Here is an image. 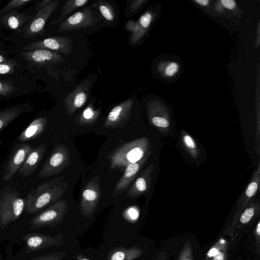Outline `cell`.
I'll return each mask as SVG.
<instances>
[{
	"instance_id": "obj_1",
	"label": "cell",
	"mask_w": 260,
	"mask_h": 260,
	"mask_svg": "<svg viewBox=\"0 0 260 260\" xmlns=\"http://www.w3.org/2000/svg\"><path fill=\"white\" fill-rule=\"evenodd\" d=\"M56 178L32 189L25 199L26 212L35 214L45 207L59 201L69 186V183Z\"/></svg>"
},
{
	"instance_id": "obj_2",
	"label": "cell",
	"mask_w": 260,
	"mask_h": 260,
	"mask_svg": "<svg viewBox=\"0 0 260 260\" xmlns=\"http://www.w3.org/2000/svg\"><path fill=\"white\" fill-rule=\"evenodd\" d=\"M152 153L148 137H143L124 144L109 156L111 170L122 169Z\"/></svg>"
},
{
	"instance_id": "obj_3",
	"label": "cell",
	"mask_w": 260,
	"mask_h": 260,
	"mask_svg": "<svg viewBox=\"0 0 260 260\" xmlns=\"http://www.w3.org/2000/svg\"><path fill=\"white\" fill-rule=\"evenodd\" d=\"M25 207V199L8 186L0 192V227L6 228L19 218Z\"/></svg>"
},
{
	"instance_id": "obj_4",
	"label": "cell",
	"mask_w": 260,
	"mask_h": 260,
	"mask_svg": "<svg viewBox=\"0 0 260 260\" xmlns=\"http://www.w3.org/2000/svg\"><path fill=\"white\" fill-rule=\"evenodd\" d=\"M68 203L66 199L59 200L31 218L29 221L31 230L46 226L54 228L59 224L67 213Z\"/></svg>"
},
{
	"instance_id": "obj_5",
	"label": "cell",
	"mask_w": 260,
	"mask_h": 260,
	"mask_svg": "<svg viewBox=\"0 0 260 260\" xmlns=\"http://www.w3.org/2000/svg\"><path fill=\"white\" fill-rule=\"evenodd\" d=\"M260 185V162L252 174L251 179L238 200L236 210L230 224L224 232V235L233 237L236 232V227L239 217L246 206L255 198Z\"/></svg>"
},
{
	"instance_id": "obj_6",
	"label": "cell",
	"mask_w": 260,
	"mask_h": 260,
	"mask_svg": "<svg viewBox=\"0 0 260 260\" xmlns=\"http://www.w3.org/2000/svg\"><path fill=\"white\" fill-rule=\"evenodd\" d=\"M71 164L69 148L64 144H58L39 171L38 178H45L59 174Z\"/></svg>"
},
{
	"instance_id": "obj_7",
	"label": "cell",
	"mask_w": 260,
	"mask_h": 260,
	"mask_svg": "<svg viewBox=\"0 0 260 260\" xmlns=\"http://www.w3.org/2000/svg\"><path fill=\"white\" fill-rule=\"evenodd\" d=\"M101 196L100 180L94 176L84 187L80 202V213L83 217H91L97 207Z\"/></svg>"
},
{
	"instance_id": "obj_8",
	"label": "cell",
	"mask_w": 260,
	"mask_h": 260,
	"mask_svg": "<svg viewBox=\"0 0 260 260\" xmlns=\"http://www.w3.org/2000/svg\"><path fill=\"white\" fill-rule=\"evenodd\" d=\"M98 21L90 8H86L68 17L59 24V31H71L92 26Z\"/></svg>"
},
{
	"instance_id": "obj_9",
	"label": "cell",
	"mask_w": 260,
	"mask_h": 260,
	"mask_svg": "<svg viewBox=\"0 0 260 260\" xmlns=\"http://www.w3.org/2000/svg\"><path fill=\"white\" fill-rule=\"evenodd\" d=\"M27 252H34L51 246H60L64 243L62 235L55 236L44 235L38 233H29L23 236Z\"/></svg>"
},
{
	"instance_id": "obj_10",
	"label": "cell",
	"mask_w": 260,
	"mask_h": 260,
	"mask_svg": "<svg viewBox=\"0 0 260 260\" xmlns=\"http://www.w3.org/2000/svg\"><path fill=\"white\" fill-rule=\"evenodd\" d=\"M58 0L52 1L45 7L38 11L29 22L24 27L23 32L25 37H34L44 29L48 18L59 4Z\"/></svg>"
},
{
	"instance_id": "obj_11",
	"label": "cell",
	"mask_w": 260,
	"mask_h": 260,
	"mask_svg": "<svg viewBox=\"0 0 260 260\" xmlns=\"http://www.w3.org/2000/svg\"><path fill=\"white\" fill-rule=\"evenodd\" d=\"M34 149L29 144H18L5 167L2 181H10L12 179Z\"/></svg>"
},
{
	"instance_id": "obj_12",
	"label": "cell",
	"mask_w": 260,
	"mask_h": 260,
	"mask_svg": "<svg viewBox=\"0 0 260 260\" xmlns=\"http://www.w3.org/2000/svg\"><path fill=\"white\" fill-rule=\"evenodd\" d=\"M133 100H126L114 107L108 113L104 126L112 128H121L129 121L132 115Z\"/></svg>"
},
{
	"instance_id": "obj_13",
	"label": "cell",
	"mask_w": 260,
	"mask_h": 260,
	"mask_svg": "<svg viewBox=\"0 0 260 260\" xmlns=\"http://www.w3.org/2000/svg\"><path fill=\"white\" fill-rule=\"evenodd\" d=\"M72 40L63 37L48 38L28 44L24 50L30 51L43 49L59 52L68 55L72 51Z\"/></svg>"
},
{
	"instance_id": "obj_14",
	"label": "cell",
	"mask_w": 260,
	"mask_h": 260,
	"mask_svg": "<svg viewBox=\"0 0 260 260\" xmlns=\"http://www.w3.org/2000/svg\"><path fill=\"white\" fill-rule=\"evenodd\" d=\"M89 87L88 82H83L66 96L64 106L68 116H72L85 104L87 100Z\"/></svg>"
},
{
	"instance_id": "obj_15",
	"label": "cell",
	"mask_w": 260,
	"mask_h": 260,
	"mask_svg": "<svg viewBox=\"0 0 260 260\" xmlns=\"http://www.w3.org/2000/svg\"><path fill=\"white\" fill-rule=\"evenodd\" d=\"M21 55L32 64L41 67L57 63L62 59L57 52L43 49L22 52Z\"/></svg>"
},
{
	"instance_id": "obj_16",
	"label": "cell",
	"mask_w": 260,
	"mask_h": 260,
	"mask_svg": "<svg viewBox=\"0 0 260 260\" xmlns=\"http://www.w3.org/2000/svg\"><path fill=\"white\" fill-rule=\"evenodd\" d=\"M151 154V153L148 154L139 161L130 164L125 167L122 176L114 188L113 191V196L114 197L121 194L127 189Z\"/></svg>"
},
{
	"instance_id": "obj_17",
	"label": "cell",
	"mask_w": 260,
	"mask_h": 260,
	"mask_svg": "<svg viewBox=\"0 0 260 260\" xmlns=\"http://www.w3.org/2000/svg\"><path fill=\"white\" fill-rule=\"evenodd\" d=\"M154 169V165L148 166L138 177L126 193L128 198H136L146 192L150 188L152 184V175Z\"/></svg>"
},
{
	"instance_id": "obj_18",
	"label": "cell",
	"mask_w": 260,
	"mask_h": 260,
	"mask_svg": "<svg viewBox=\"0 0 260 260\" xmlns=\"http://www.w3.org/2000/svg\"><path fill=\"white\" fill-rule=\"evenodd\" d=\"M46 150V143L34 148L18 171L19 175L26 178L32 175L37 168Z\"/></svg>"
},
{
	"instance_id": "obj_19",
	"label": "cell",
	"mask_w": 260,
	"mask_h": 260,
	"mask_svg": "<svg viewBox=\"0 0 260 260\" xmlns=\"http://www.w3.org/2000/svg\"><path fill=\"white\" fill-rule=\"evenodd\" d=\"M260 201L258 199L251 201L241 212L238 220L236 231L253 223L259 216Z\"/></svg>"
},
{
	"instance_id": "obj_20",
	"label": "cell",
	"mask_w": 260,
	"mask_h": 260,
	"mask_svg": "<svg viewBox=\"0 0 260 260\" xmlns=\"http://www.w3.org/2000/svg\"><path fill=\"white\" fill-rule=\"evenodd\" d=\"M47 124V119L45 117L35 119L20 135L18 138V141L23 143L36 139L46 129Z\"/></svg>"
},
{
	"instance_id": "obj_21",
	"label": "cell",
	"mask_w": 260,
	"mask_h": 260,
	"mask_svg": "<svg viewBox=\"0 0 260 260\" xmlns=\"http://www.w3.org/2000/svg\"><path fill=\"white\" fill-rule=\"evenodd\" d=\"M31 18L30 16L12 10L2 17L0 23L7 28L17 30L21 28Z\"/></svg>"
},
{
	"instance_id": "obj_22",
	"label": "cell",
	"mask_w": 260,
	"mask_h": 260,
	"mask_svg": "<svg viewBox=\"0 0 260 260\" xmlns=\"http://www.w3.org/2000/svg\"><path fill=\"white\" fill-rule=\"evenodd\" d=\"M24 104H18L7 107L0 111V131L5 128L23 113L28 111Z\"/></svg>"
},
{
	"instance_id": "obj_23",
	"label": "cell",
	"mask_w": 260,
	"mask_h": 260,
	"mask_svg": "<svg viewBox=\"0 0 260 260\" xmlns=\"http://www.w3.org/2000/svg\"><path fill=\"white\" fill-rule=\"evenodd\" d=\"M159 110L153 106L148 108V116L151 123L159 131L167 133L170 128V121L167 113H160Z\"/></svg>"
},
{
	"instance_id": "obj_24",
	"label": "cell",
	"mask_w": 260,
	"mask_h": 260,
	"mask_svg": "<svg viewBox=\"0 0 260 260\" xmlns=\"http://www.w3.org/2000/svg\"><path fill=\"white\" fill-rule=\"evenodd\" d=\"M143 253V250L138 246L130 248L116 247L108 254L107 260H135Z\"/></svg>"
},
{
	"instance_id": "obj_25",
	"label": "cell",
	"mask_w": 260,
	"mask_h": 260,
	"mask_svg": "<svg viewBox=\"0 0 260 260\" xmlns=\"http://www.w3.org/2000/svg\"><path fill=\"white\" fill-rule=\"evenodd\" d=\"M229 246L228 241L220 237L208 250L204 260H228Z\"/></svg>"
},
{
	"instance_id": "obj_26",
	"label": "cell",
	"mask_w": 260,
	"mask_h": 260,
	"mask_svg": "<svg viewBox=\"0 0 260 260\" xmlns=\"http://www.w3.org/2000/svg\"><path fill=\"white\" fill-rule=\"evenodd\" d=\"M100 114V110H95L89 104L76 119V122L81 125L92 126L94 124Z\"/></svg>"
},
{
	"instance_id": "obj_27",
	"label": "cell",
	"mask_w": 260,
	"mask_h": 260,
	"mask_svg": "<svg viewBox=\"0 0 260 260\" xmlns=\"http://www.w3.org/2000/svg\"><path fill=\"white\" fill-rule=\"evenodd\" d=\"M88 2V0H69L67 1L62 8L59 17L53 23L56 24L61 22L70 13L77 8L86 5Z\"/></svg>"
},
{
	"instance_id": "obj_28",
	"label": "cell",
	"mask_w": 260,
	"mask_h": 260,
	"mask_svg": "<svg viewBox=\"0 0 260 260\" xmlns=\"http://www.w3.org/2000/svg\"><path fill=\"white\" fill-rule=\"evenodd\" d=\"M181 140L184 147L187 149L190 155L193 158L198 157L199 151L197 145L192 137L185 132H182L181 135Z\"/></svg>"
},
{
	"instance_id": "obj_29",
	"label": "cell",
	"mask_w": 260,
	"mask_h": 260,
	"mask_svg": "<svg viewBox=\"0 0 260 260\" xmlns=\"http://www.w3.org/2000/svg\"><path fill=\"white\" fill-rule=\"evenodd\" d=\"M96 7L103 17L107 21H112L115 18V13L112 7L108 3L99 2L93 5Z\"/></svg>"
},
{
	"instance_id": "obj_30",
	"label": "cell",
	"mask_w": 260,
	"mask_h": 260,
	"mask_svg": "<svg viewBox=\"0 0 260 260\" xmlns=\"http://www.w3.org/2000/svg\"><path fill=\"white\" fill-rule=\"evenodd\" d=\"M177 260H193L192 245L189 240L184 243Z\"/></svg>"
},
{
	"instance_id": "obj_31",
	"label": "cell",
	"mask_w": 260,
	"mask_h": 260,
	"mask_svg": "<svg viewBox=\"0 0 260 260\" xmlns=\"http://www.w3.org/2000/svg\"><path fill=\"white\" fill-rule=\"evenodd\" d=\"M32 2L31 0H13L6 4L1 10L0 14H5L16 8H20Z\"/></svg>"
},
{
	"instance_id": "obj_32",
	"label": "cell",
	"mask_w": 260,
	"mask_h": 260,
	"mask_svg": "<svg viewBox=\"0 0 260 260\" xmlns=\"http://www.w3.org/2000/svg\"><path fill=\"white\" fill-rule=\"evenodd\" d=\"M67 254L63 251L54 252L40 255L32 260H62Z\"/></svg>"
},
{
	"instance_id": "obj_33",
	"label": "cell",
	"mask_w": 260,
	"mask_h": 260,
	"mask_svg": "<svg viewBox=\"0 0 260 260\" xmlns=\"http://www.w3.org/2000/svg\"><path fill=\"white\" fill-rule=\"evenodd\" d=\"M17 63L13 60L0 63V74H10L14 72Z\"/></svg>"
},
{
	"instance_id": "obj_34",
	"label": "cell",
	"mask_w": 260,
	"mask_h": 260,
	"mask_svg": "<svg viewBox=\"0 0 260 260\" xmlns=\"http://www.w3.org/2000/svg\"><path fill=\"white\" fill-rule=\"evenodd\" d=\"M152 17V16L150 13L146 12L140 17L139 21L137 23L142 29L147 28L150 25Z\"/></svg>"
},
{
	"instance_id": "obj_35",
	"label": "cell",
	"mask_w": 260,
	"mask_h": 260,
	"mask_svg": "<svg viewBox=\"0 0 260 260\" xmlns=\"http://www.w3.org/2000/svg\"><path fill=\"white\" fill-rule=\"evenodd\" d=\"M16 90L15 87L8 83L0 81V95H8Z\"/></svg>"
},
{
	"instance_id": "obj_36",
	"label": "cell",
	"mask_w": 260,
	"mask_h": 260,
	"mask_svg": "<svg viewBox=\"0 0 260 260\" xmlns=\"http://www.w3.org/2000/svg\"><path fill=\"white\" fill-rule=\"evenodd\" d=\"M139 213L136 208L132 207L127 209L124 213V217L131 222L136 220L139 217Z\"/></svg>"
},
{
	"instance_id": "obj_37",
	"label": "cell",
	"mask_w": 260,
	"mask_h": 260,
	"mask_svg": "<svg viewBox=\"0 0 260 260\" xmlns=\"http://www.w3.org/2000/svg\"><path fill=\"white\" fill-rule=\"evenodd\" d=\"M253 235L255 242V249L258 255L260 254V221L258 220L257 223L254 229Z\"/></svg>"
},
{
	"instance_id": "obj_38",
	"label": "cell",
	"mask_w": 260,
	"mask_h": 260,
	"mask_svg": "<svg viewBox=\"0 0 260 260\" xmlns=\"http://www.w3.org/2000/svg\"><path fill=\"white\" fill-rule=\"evenodd\" d=\"M178 64L176 62L170 63L165 70V74L168 76H172L178 71Z\"/></svg>"
},
{
	"instance_id": "obj_39",
	"label": "cell",
	"mask_w": 260,
	"mask_h": 260,
	"mask_svg": "<svg viewBox=\"0 0 260 260\" xmlns=\"http://www.w3.org/2000/svg\"><path fill=\"white\" fill-rule=\"evenodd\" d=\"M144 2V1L143 0L133 1L129 6V12H134L136 11Z\"/></svg>"
},
{
	"instance_id": "obj_40",
	"label": "cell",
	"mask_w": 260,
	"mask_h": 260,
	"mask_svg": "<svg viewBox=\"0 0 260 260\" xmlns=\"http://www.w3.org/2000/svg\"><path fill=\"white\" fill-rule=\"evenodd\" d=\"M221 4L226 9L229 10L233 9L235 6V2L233 0H221Z\"/></svg>"
},
{
	"instance_id": "obj_41",
	"label": "cell",
	"mask_w": 260,
	"mask_h": 260,
	"mask_svg": "<svg viewBox=\"0 0 260 260\" xmlns=\"http://www.w3.org/2000/svg\"><path fill=\"white\" fill-rule=\"evenodd\" d=\"M52 0H43L40 1L36 6V10H39L45 7L48 4L51 3Z\"/></svg>"
},
{
	"instance_id": "obj_42",
	"label": "cell",
	"mask_w": 260,
	"mask_h": 260,
	"mask_svg": "<svg viewBox=\"0 0 260 260\" xmlns=\"http://www.w3.org/2000/svg\"><path fill=\"white\" fill-rule=\"evenodd\" d=\"M167 258V253L163 251L160 252L157 256L152 260H166Z\"/></svg>"
},
{
	"instance_id": "obj_43",
	"label": "cell",
	"mask_w": 260,
	"mask_h": 260,
	"mask_svg": "<svg viewBox=\"0 0 260 260\" xmlns=\"http://www.w3.org/2000/svg\"><path fill=\"white\" fill-rule=\"evenodd\" d=\"M196 2L203 6H207L209 3L208 0H196Z\"/></svg>"
},
{
	"instance_id": "obj_44",
	"label": "cell",
	"mask_w": 260,
	"mask_h": 260,
	"mask_svg": "<svg viewBox=\"0 0 260 260\" xmlns=\"http://www.w3.org/2000/svg\"><path fill=\"white\" fill-rule=\"evenodd\" d=\"M76 258L78 260H90L88 258H87L85 255L78 254L76 255Z\"/></svg>"
},
{
	"instance_id": "obj_45",
	"label": "cell",
	"mask_w": 260,
	"mask_h": 260,
	"mask_svg": "<svg viewBox=\"0 0 260 260\" xmlns=\"http://www.w3.org/2000/svg\"><path fill=\"white\" fill-rule=\"evenodd\" d=\"M9 61V60L7 59L4 55L0 53V63L7 62Z\"/></svg>"
}]
</instances>
